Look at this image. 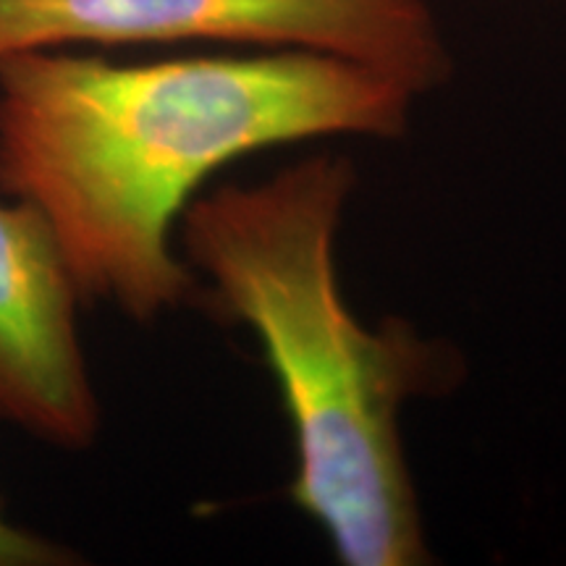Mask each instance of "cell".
Instances as JSON below:
<instances>
[{
	"label": "cell",
	"mask_w": 566,
	"mask_h": 566,
	"mask_svg": "<svg viewBox=\"0 0 566 566\" xmlns=\"http://www.w3.org/2000/svg\"><path fill=\"white\" fill-rule=\"evenodd\" d=\"M415 95L365 63L275 48L118 63L0 59V195L38 208L84 300L155 323L202 294L174 233L229 163L317 137H405Z\"/></svg>",
	"instance_id": "6da1fadb"
},
{
	"label": "cell",
	"mask_w": 566,
	"mask_h": 566,
	"mask_svg": "<svg viewBox=\"0 0 566 566\" xmlns=\"http://www.w3.org/2000/svg\"><path fill=\"white\" fill-rule=\"evenodd\" d=\"M354 184L349 158L321 153L200 192L179 221L181 258L263 346L294 430V504L342 564L415 566L428 543L399 415L451 367L443 346L407 325L367 328L344 302L336 233Z\"/></svg>",
	"instance_id": "7a4b0ae2"
},
{
	"label": "cell",
	"mask_w": 566,
	"mask_h": 566,
	"mask_svg": "<svg viewBox=\"0 0 566 566\" xmlns=\"http://www.w3.org/2000/svg\"><path fill=\"white\" fill-rule=\"evenodd\" d=\"M176 42L334 53L415 97L451 74L430 0H0V59L38 48Z\"/></svg>",
	"instance_id": "3957f363"
},
{
	"label": "cell",
	"mask_w": 566,
	"mask_h": 566,
	"mask_svg": "<svg viewBox=\"0 0 566 566\" xmlns=\"http://www.w3.org/2000/svg\"><path fill=\"white\" fill-rule=\"evenodd\" d=\"M80 302L45 216L0 195V420L63 451L90 449L101 433Z\"/></svg>",
	"instance_id": "277c9868"
},
{
	"label": "cell",
	"mask_w": 566,
	"mask_h": 566,
	"mask_svg": "<svg viewBox=\"0 0 566 566\" xmlns=\"http://www.w3.org/2000/svg\"><path fill=\"white\" fill-rule=\"evenodd\" d=\"M74 551L19 525L0 499V566H66L76 564Z\"/></svg>",
	"instance_id": "5b68a950"
}]
</instances>
